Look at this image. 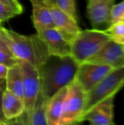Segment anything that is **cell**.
I'll return each mask as SVG.
<instances>
[{"label":"cell","instance_id":"cell-1","mask_svg":"<svg viewBox=\"0 0 124 125\" xmlns=\"http://www.w3.org/2000/svg\"><path fill=\"white\" fill-rule=\"evenodd\" d=\"M79 64L72 57L50 56L39 69L40 93L51 97L60 89L69 85L75 78Z\"/></svg>","mask_w":124,"mask_h":125},{"label":"cell","instance_id":"cell-2","mask_svg":"<svg viewBox=\"0 0 124 125\" xmlns=\"http://www.w3.org/2000/svg\"><path fill=\"white\" fill-rule=\"evenodd\" d=\"M0 37L19 61H26L39 69L50 56L48 50L37 34L23 35L0 26Z\"/></svg>","mask_w":124,"mask_h":125},{"label":"cell","instance_id":"cell-3","mask_svg":"<svg viewBox=\"0 0 124 125\" xmlns=\"http://www.w3.org/2000/svg\"><path fill=\"white\" fill-rule=\"evenodd\" d=\"M110 40V36L105 30H81L71 42V56L80 65L94 56Z\"/></svg>","mask_w":124,"mask_h":125},{"label":"cell","instance_id":"cell-4","mask_svg":"<svg viewBox=\"0 0 124 125\" xmlns=\"http://www.w3.org/2000/svg\"><path fill=\"white\" fill-rule=\"evenodd\" d=\"M124 87V67L113 70L91 90L86 93L82 116L102 101L115 97Z\"/></svg>","mask_w":124,"mask_h":125},{"label":"cell","instance_id":"cell-5","mask_svg":"<svg viewBox=\"0 0 124 125\" xmlns=\"http://www.w3.org/2000/svg\"><path fill=\"white\" fill-rule=\"evenodd\" d=\"M19 62L22 73L23 99L25 105L23 115H25L26 122L32 114L40 92V77L39 69L26 61Z\"/></svg>","mask_w":124,"mask_h":125},{"label":"cell","instance_id":"cell-6","mask_svg":"<svg viewBox=\"0 0 124 125\" xmlns=\"http://www.w3.org/2000/svg\"><path fill=\"white\" fill-rule=\"evenodd\" d=\"M86 97V93L75 80L68 85L67 94L58 125L78 123L85 106Z\"/></svg>","mask_w":124,"mask_h":125},{"label":"cell","instance_id":"cell-7","mask_svg":"<svg viewBox=\"0 0 124 125\" xmlns=\"http://www.w3.org/2000/svg\"><path fill=\"white\" fill-rule=\"evenodd\" d=\"M113 70L115 68L108 65L84 62L79 65L75 80L87 93Z\"/></svg>","mask_w":124,"mask_h":125},{"label":"cell","instance_id":"cell-8","mask_svg":"<svg viewBox=\"0 0 124 125\" xmlns=\"http://www.w3.org/2000/svg\"><path fill=\"white\" fill-rule=\"evenodd\" d=\"M37 34L46 45L50 56H71V41L57 29H47Z\"/></svg>","mask_w":124,"mask_h":125},{"label":"cell","instance_id":"cell-9","mask_svg":"<svg viewBox=\"0 0 124 125\" xmlns=\"http://www.w3.org/2000/svg\"><path fill=\"white\" fill-rule=\"evenodd\" d=\"M114 98H107L96 105L80 117L78 123L87 121L93 125H115Z\"/></svg>","mask_w":124,"mask_h":125},{"label":"cell","instance_id":"cell-10","mask_svg":"<svg viewBox=\"0 0 124 125\" xmlns=\"http://www.w3.org/2000/svg\"><path fill=\"white\" fill-rule=\"evenodd\" d=\"M86 62L105 64L115 69L124 67V51L122 45L110 40Z\"/></svg>","mask_w":124,"mask_h":125},{"label":"cell","instance_id":"cell-11","mask_svg":"<svg viewBox=\"0 0 124 125\" xmlns=\"http://www.w3.org/2000/svg\"><path fill=\"white\" fill-rule=\"evenodd\" d=\"M115 0H88L87 16L93 29H102L110 26V12Z\"/></svg>","mask_w":124,"mask_h":125},{"label":"cell","instance_id":"cell-12","mask_svg":"<svg viewBox=\"0 0 124 125\" xmlns=\"http://www.w3.org/2000/svg\"><path fill=\"white\" fill-rule=\"evenodd\" d=\"M45 6L48 8L51 14L55 28L72 42L75 36L81 31V29L78 26L77 21L73 19L68 14L58 8L53 1L48 2Z\"/></svg>","mask_w":124,"mask_h":125},{"label":"cell","instance_id":"cell-13","mask_svg":"<svg viewBox=\"0 0 124 125\" xmlns=\"http://www.w3.org/2000/svg\"><path fill=\"white\" fill-rule=\"evenodd\" d=\"M1 114L7 121L15 120L24 114L25 105L23 100L5 89L1 99Z\"/></svg>","mask_w":124,"mask_h":125},{"label":"cell","instance_id":"cell-14","mask_svg":"<svg viewBox=\"0 0 124 125\" xmlns=\"http://www.w3.org/2000/svg\"><path fill=\"white\" fill-rule=\"evenodd\" d=\"M67 90L68 85L60 89L48 99L47 105L48 125H59Z\"/></svg>","mask_w":124,"mask_h":125},{"label":"cell","instance_id":"cell-15","mask_svg":"<svg viewBox=\"0 0 124 125\" xmlns=\"http://www.w3.org/2000/svg\"><path fill=\"white\" fill-rule=\"evenodd\" d=\"M31 4L32 20L37 32L47 29L55 28L54 23L48 8L40 3L31 2Z\"/></svg>","mask_w":124,"mask_h":125},{"label":"cell","instance_id":"cell-16","mask_svg":"<svg viewBox=\"0 0 124 125\" xmlns=\"http://www.w3.org/2000/svg\"><path fill=\"white\" fill-rule=\"evenodd\" d=\"M5 85L7 89L23 99V81L20 62L9 67L5 79Z\"/></svg>","mask_w":124,"mask_h":125},{"label":"cell","instance_id":"cell-17","mask_svg":"<svg viewBox=\"0 0 124 125\" xmlns=\"http://www.w3.org/2000/svg\"><path fill=\"white\" fill-rule=\"evenodd\" d=\"M48 99L49 98L44 97L39 92L32 114L27 119L26 124L30 125H48L47 105Z\"/></svg>","mask_w":124,"mask_h":125},{"label":"cell","instance_id":"cell-18","mask_svg":"<svg viewBox=\"0 0 124 125\" xmlns=\"http://www.w3.org/2000/svg\"><path fill=\"white\" fill-rule=\"evenodd\" d=\"M105 31L110 36L111 40L120 45L124 44V21L110 24Z\"/></svg>","mask_w":124,"mask_h":125},{"label":"cell","instance_id":"cell-19","mask_svg":"<svg viewBox=\"0 0 124 125\" xmlns=\"http://www.w3.org/2000/svg\"><path fill=\"white\" fill-rule=\"evenodd\" d=\"M53 3L73 19L77 21L75 0H53Z\"/></svg>","mask_w":124,"mask_h":125},{"label":"cell","instance_id":"cell-20","mask_svg":"<svg viewBox=\"0 0 124 125\" xmlns=\"http://www.w3.org/2000/svg\"><path fill=\"white\" fill-rule=\"evenodd\" d=\"M122 21H124V0L113 5L110 12V25Z\"/></svg>","mask_w":124,"mask_h":125},{"label":"cell","instance_id":"cell-21","mask_svg":"<svg viewBox=\"0 0 124 125\" xmlns=\"http://www.w3.org/2000/svg\"><path fill=\"white\" fill-rule=\"evenodd\" d=\"M18 15L14 9L0 2V24Z\"/></svg>","mask_w":124,"mask_h":125},{"label":"cell","instance_id":"cell-22","mask_svg":"<svg viewBox=\"0 0 124 125\" xmlns=\"http://www.w3.org/2000/svg\"><path fill=\"white\" fill-rule=\"evenodd\" d=\"M18 62L19 60L15 58L12 53L0 52V63L11 67Z\"/></svg>","mask_w":124,"mask_h":125},{"label":"cell","instance_id":"cell-23","mask_svg":"<svg viewBox=\"0 0 124 125\" xmlns=\"http://www.w3.org/2000/svg\"><path fill=\"white\" fill-rule=\"evenodd\" d=\"M0 2L14 9L18 15L23 12V7L18 0H0Z\"/></svg>","mask_w":124,"mask_h":125},{"label":"cell","instance_id":"cell-24","mask_svg":"<svg viewBox=\"0 0 124 125\" xmlns=\"http://www.w3.org/2000/svg\"><path fill=\"white\" fill-rule=\"evenodd\" d=\"M9 66L4 64H1L0 63V79L1 80H4L7 78V75L8 73V70H9Z\"/></svg>","mask_w":124,"mask_h":125},{"label":"cell","instance_id":"cell-25","mask_svg":"<svg viewBox=\"0 0 124 125\" xmlns=\"http://www.w3.org/2000/svg\"><path fill=\"white\" fill-rule=\"evenodd\" d=\"M0 52H7V53H11L9 50V48H7V46L6 45V44L4 42V41L1 40V38L0 37Z\"/></svg>","mask_w":124,"mask_h":125},{"label":"cell","instance_id":"cell-26","mask_svg":"<svg viewBox=\"0 0 124 125\" xmlns=\"http://www.w3.org/2000/svg\"><path fill=\"white\" fill-rule=\"evenodd\" d=\"M4 80H1L0 79V111L1 112V99H2V95H3V92L4 91V89H4L3 86H2V84H1V81H3Z\"/></svg>","mask_w":124,"mask_h":125},{"label":"cell","instance_id":"cell-27","mask_svg":"<svg viewBox=\"0 0 124 125\" xmlns=\"http://www.w3.org/2000/svg\"><path fill=\"white\" fill-rule=\"evenodd\" d=\"M31 2H37V3H40L42 4H45L46 3L48 2H50V1H53V0H29Z\"/></svg>","mask_w":124,"mask_h":125},{"label":"cell","instance_id":"cell-28","mask_svg":"<svg viewBox=\"0 0 124 125\" xmlns=\"http://www.w3.org/2000/svg\"><path fill=\"white\" fill-rule=\"evenodd\" d=\"M8 124H12L10 122L7 121V120H4V119H0V125H8Z\"/></svg>","mask_w":124,"mask_h":125},{"label":"cell","instance_id":"cell-29","mask_svg":"<svg viewBox=\"0 0 124 125\" xmlns=\"http://www.w3.org/2000/svg\"><path fill=\"white\" fill-rule=\"evenodd\" d=\"M0 119H4V120H6V119L4 118V116H3V115H2V114H1V111H0ZM11 123H12V122H11Z\"/></svg>","mask_w":124,"mask_h":125},{"label":"cell","instance_id":"cell-30","mask_svg":"<svg viewBox=\"0 0 124 125\" xmlns=\"http://www.w3.org/2000/svg\"><path fill=\"white\" fill-rule=\"evenodd\" d=\"M121 45H122V48H123V50H124V44Z\"/></svg>","mask_w":124,"mask_h":125},{"label":"cell","instance_id":"cell-31","mask_svg":"<svg viewBox=\"0 0 124 125\" xmlns=\"http://www.w3.org/2000/svg\"><path fill=\"white\" fill-rule=\"evenodd\" d=\"M0 26H1V24H0Z\"/></svg>","mask_w":124,"mask_h":125}]
</instances>
